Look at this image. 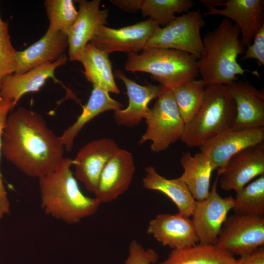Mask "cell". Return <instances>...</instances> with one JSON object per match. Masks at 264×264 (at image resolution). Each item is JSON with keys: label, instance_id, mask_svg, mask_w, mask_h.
<instances>
[{"label": "cell", "instance_id": "1", "mask_svg": "<svg viewBox=\"0 0 264 264\" xmlns=\"http://www.w3.org/2000/svg\"><path fill=\"white\" fill-rule=\"evenodd\" d=\"M64 150L38 112L20 107L8 114L1 153L25 175L39 179L51 173L64 159Z\"/></svg>", "mask_w": 264, "mask_h": 264}, {"label": "cell", "instance_id": "2", "mask_svg": "<svg viewBox=\"0 0 264 264\" xmlns=\"http://www.w3.org/2000/svg\"><path fill=\"white\" fill-rule=\"evenodd\" d=\"M202 40L203 50L197 66L205 86H229L238 80V75L247 72L259 76L257 71L245 69L238 62L237 58L244 53L245 46L239 28L230 20L223 18Z\"/></svg>", "mask_w": 264, "mask_h": 264}, {"label": "cell", "instance_id": "3", "mask_svg": "<svg viewBox=\"0 0 264 264\" xmlns=\"http://www.w3.org/2000/svg\"><path fill=\"white\" fill-rule=\"evenodd\" d=\"M73 159L64 158L51 173L39 178L41 207L44 212L68 224L94 215L101 203L81 191L71 167Z\"/></svg>", "mask_w": 264, "mask_h": 264}, {"label": "cell", "instance_id": "4", "mask_svg": "<svg viewBox=\"0 0 264 264\" xmlns=\"http://www.w3.org/2000/svg\"><path fill=\"white\" fill-rule=\"evenodd\" d=\"M236 115V104L228 86H206L202 105L193 119L185 124L180 140L189 147H199L230 129Z\"/></svg>", "mask_w": 264, "mask_h": 264}, {"label": "cell", "instance_id": "5", "mask_svg": "<svg viewBox=\"0 0 264 264\" xmlns=\"http://www.w3.org/2000/svg\"><path fill=\"white\" fill-rule=\"evenodd\" d=\"M197 58L179 50L146 48L140 53H128L125 69L150 73L165 89H172L199 75Z\"/></svg>", "mask_w": 264, "mask_h": 264}, {"label": "cell", "instance_id": "6", "mask_svg": "<svg viewBox=\"0 0 264 264\" xmlns=\"http://www.w3.org/2000/svg\"><path fill=\"white\" fill-rule=\"evenodd\" d=\"M147 129L139 143L152 142L151 151L158 153L181 139L185 129L171 89L164 88L145 119Z\"/></svg>", "mask_w": 264, "mask_h": 264}, {"label": "cell", "instance_id": "7", "mask_svg": "<svg viewBox=\"0 0 264 264\" xmlns=\"http://www.w3.org/2000/svg\"><path fill=\"white\" fill-rule=\"evenodd\" d=\"M204 23L202 14L199 10L176 17L164 27H160L148 41L144 48L173 49L190 54L198 59L203 50L200 29Z\"/></svg>", "mask_w": 264, "mask_h": 264}, {"label": "cell", "instance_id": "8", "mask_svg": "<svg viewBox=\"0 0 264 264\" xmlns=\"http://www.w3.org/2000/svg\"><path fill=\"white\" fill-rule=\"evenodd\" d=\"M264 245V217L233 214L227 217L215 245L240 257Z\"/></svg>", "mask_w": 264, "mask_h": 264}, {"label": "cell", "instance_id": "9", "mask_svg": "<svg viewBox=\"0 0 264 264\" xmlns=\"http://www.w3.org/2000/svg\"><path fill=\"white\" fill-rule=\"evenodd\" d=\"M217 176L208 196L196 200L192 222L199 242L215 245L221 227L232 209L234 198H222L217 192Z\"/></svg>", "mask_w": 264, "mask_h": 264}, {"label": "cell", "instance_id": "10", "mask_svg": "<svg viewBox=\"0 0 264 264\" xmlns=\"http://www.w3.org/2000/svg\"><path fill=\"white\" fill-rule=\"evenodd\" d=\"M160 25L148 19L120 28L101 26L89 43L109 54L115 51L138 53Z\"/></svg>", "mask_w": 264, "mask_h": 264}, {"label": "cell", "instance_id": "11", "mask_svg": "<svg viewBox=\"0 0 264 264\" xmlns=\"http://www.w3.org/2000/svg\"><path fill=\"white\" fill-rule=\"evenodd\" d=\"M119 148L112 139L103 138L84 145L73 159L74 176L87 190L95 192L105 166Z\"/></svg>", "mask_w": 264, "mask_h": 264}, {"label": "cell", "instance_id": "12", "mask_svg": "<svg viewBox=\"0 0 264 264\" xmlns=\"http://www.w3.org/2000/svg\"><path fill=\"white\" fill-rule=\"evenodd\" d=\"M264 127L243 129H229L203 143L200 152L208 156L218 171L224 169L235 154L250 146L263 143Z\"/></svg>", "mask_w": 264, "mask_h": 264}, {"label": "cell", "instance_id": "13", "mask_svg": "<svg viewBox=\"0 0 264 264\" xmlns=\"http://www.w3.org/2000/svg\"><path fill=\"white\" fill-rule=\"evenodd\" d=\"M264 175V144L253 145L233 155L223 170L218 172L221 189L239 190L252 179Z\"/></svg>", "mask_w": 264, "mask_h": 264}, {"label": "cell", "instance_id": "14", "mask_svg": "<svg viewBox=\"0 0 264 264\" xmlns=\"http://www.w3.org/2000/svg\"><path fill=\"white\" fill-rule=\"evenodd\" d=\"M134 172L132 154L119 148L101 174L94 198L100 203H110L116 199L128 189Z\"/></svg>", "mask_w": 264, "mask_h": 264}, {"label": "cell", "instance_id": "15", "mask_svg": "<svg viewBox=\"0 0 264 264\" xmlns=\"http://www.w3.org/2000/svg\"><path fill=\"white\" fill-rule=\"evenodd\" d=\"M77 18L67 34L68 58L79 61L84 50L99 29L107 24L108 9L100 8V0H78Z\"/></svg>", "mask_w": 264, "mask_h": 264}, {"label": "cell", "instance_id": "16", "mask_svg": "<svg viewBox=\"0 0 264 264\" xmlns=\"http://www.w3.org/2000/svg\"><path fill=\"white\" fill-rule=\"evenodd\" d=\"M67 57L64 54L52 63H47L22 73H13L1 80L0 98L11 103L14 107L26 93L38 91L48 78L57 81L56 69L66 65Z\"/></svg>", "mask_w": 264, "mask_h": 264}, {"label": "cell", "instance_id": "17", "mask_svg": "<svg viewBox=\"0 0 264 264\" xmlns=\"http://www.w3.org/2000/svg\"><path fill=\"white\" fill-rule=\"evenodd\" d=\"M263 0H228L223 9L209 7L205 15H220L234 21L239 28L245 47L250 44L257 32L264 25Z\"/></svg>", "mask_w": 264, "mask_h": 264}, {"label": "cell", "instance_id": "18", "mask_svg": "<svg viewBox=\"0 0 264 264\" xmlns=\"http://www.w3.org/2000/svg\"><path fill=\"white\" fill-rule=\"evenodd\" d=\"M147 232L163 245L173 249L199 242L191 219L179 213L156 215L149 221Z\"/></svg>", "mask_w": 264, "mask_h": 264}, {"label": "cell", "instance_id": "19", "mask_svg": "<svg viewBox=\"0 0 264 264\" xmlns=\"http://www.w3.org/2000/svg\"><path fill=\"white\" fill-rule=\"evenodd\" d=\"M236 107L233 129L264 127V92L253 85L237 80L228 86Z\"/></svg>", "mask_w": 264, "mask_h": 264}, {"label": "cell", "instance_id": "20", "mask_svg": "<svg viewBox=\"0 0 264 264\" xmlns=\"http://www.w3.org/2000/svg\"><path fill=\"white\" fill-rule=\"evenodd\" d=\"M115 74L125 84L129 99L127 108L114 111L115 121L118 125L127 127L137 126L148 115L150 101L157 98L164 88L161 85H140L119 70Z\"/></svg>", "mask_w": 264, "mask_h": 264}, {"label": "cell", "instance_id": "21", "mask_svg": "<svg viewBox=\"0 0 264 264\" xmlns=\"http://www.w3.org/2000/svg\"><path fill=\"white\" fill-rule=\"evenodd\" d=\"M68 46L67 35L47 29L39 40L23 50L17 51L15 73H22L56 61L64 54Z\"/></svg>", "mask_w": 264, "mask_h": 264}, {"label": "cell", "instance_id": "22", "mask_svg": "<svg viewBox=\"0 0 264 264\" xmlns=\"http://www.w3.org/2000/svg\"><path fill=\"white\" fill-rule=\"evenodd\" d=\"M122 103L112 99L109 92L102 88L92 85V89L87 103L76 121L67 128L59 136L60 141L66 151H70L74 141L83 127L99 114L108 110L122 109Z\"/></svg>", "mask_w": 264, "mask_h": 264}, {"label": "cell", "instance_id": "23", "mask_svg": "<svg viewBox=\"0 0 264 264\" xmlns=\"http://www.w3.org/2000/svg\"><path fill=\"white\" fill-rule=\"evenodd\" d=\"M183 173L179 177L187 185L196 200L206 198L210 192L212 172L217 169L212 161L201 152L192 155L183 152L180 158Z\"/></svg>", "mask_w": 264, "mask_h": 264}, {"label": "cell", "instance_id": "24", "mask_svg": "<svg viewBox=\"0 0 264 264\" xmlns=\"http://www.w3.org/2000/svg\"><path fill=\"white\" fill-rule=\"evenodd\" d=\"M142 184L147 189L164 194L176 205L178 213L191 217L196 200L186 184L179 177L167 179L159 174L154 167L150 166L145 168Z\"/></svg>", "mask_w": 264, "mask_h": 264}, {"label": "cell", "instance_id": "25", "mask_svg": "<svg viewBox=\"0 0 264 264\" xmlns=\"http://www.w3.org/2000/svg\"><path fill=\"white\" fill-rule=\"evenodd\" d=\"M109 54L88 43L79 61L83 65L88 81L109 93L119 94L120 91L114 81Z\"/></svg>", "mask_w": 264, "mask_h": 264}, {"label": "cell", "instance_id": "26", "mask_svg": "<svg viewBox=\"0 0 264 264\" xmlns=\"http://www.w3.org/2000/svg\"><path fill=\"white\" fill-rule=\"evenodd\" d=\"M238 259L215 245L198 242L183 248L173 249L159 264H237Z\"/></svg>", "mask_w": 264, "mask_h": 264}, {"label": "cell", "instance_id": "27", "mask_svg": "<svg viewBox=\"0 0 264 264\" xmlns=\"http://www.w3.org/2000/svg\"><path fill=\"white\" fill-rule=\"evenodd\" d=\"M205 85L201 79H194L171 89L184 123L190 122L203 103Z\"/></svg>", "mask_w": 264, "mask_h": 264}, {"label": "cell", "instance_id": "28", "mask_svg": "<svg viewBox=\"0 0 264 264\" xmlns=\"http://www.w3.org/2000/svg\"><path fill=\"white\" fill-rule=\"evenodd\" d=\"M232 210L234 214L264 216V175L236 192Z\"/></svg>", "mask_w": 264, "mask_h": 264}, {"label": "cell", "instance_id": "29", "mask_svg": "<svg viewBox=\"0 0 264 264\" xmlns=\"http://www.w3.org/2000/svg\"><path fill=\"white\" fill-rule=\"evenodd\" d=\"M194 4L191 0H143L140 10L144 16L165 26L176 18V13L188 12Z\"/></svg>", "mask_w": 264, "mask_h": 264}, {"label": "cell", "instance_id": "30", "mask_svg": "<svg viewBox=\"0 0 264 264\" xmlns=\"http://www.w3.org/2000/svg\"><path fill=\"white\" fill-rule=\"evenodd\" d=\"M72 0H46L44 7L49 25L48 29L66 35L76 21L78 11Z\"/></svg>", "mask_w": 264, "mask_h": 264}, {"label": "cell", "instance_id": "31", "mask_svg": "<svg viewBox=\"0 0 264 264\" xmlns=\"http://www.w3.org/2000/svg\"><path fill=\"white\" fill-rule=\"evenodd\" d=\"M17 52L12 44L7 25L0 29V84L4 77L15 72Z\"/></svg>", "mask_w": 264, "mask_h": 264}, {"label": "cell", "instance_id": "32", "mask_svg": "<svg viewBox=\"0 0 264 264\" xmlns=\"http://www.w3.org/2000/svg\"><path fill=\"white\" fill-rule=\"evenodd\" d=\"M14 106L11 103L0 98V159L1 154L2 136L9 112L12 111ZM10 212V205L4 186L0 172V218L8 215Z\"/></svg>", "mask_w": 264, "mask_h": 264}, {"label": "cell", "instance_id": "33", "mask_svg": "<svg viewBox=\"0 0 264 264\" xmlns=\"http://www.w3.org/2000/svg\"><path fill=\"white\" fill-rule=\"evenodd\" d=\"M158 255L152 248L145 249L136 240L129 246V255L124 264H152L157 262Z\"/></svg>", "mask_w": 264, "mask_h": 264}, {"label": "cell", "instance_id": "34", "mask_svg": "<svg viewBox=\"0 0 264 264\" xmlns=\"http://www.w3.org/2000/svg\"><path fill=\"white\" fill-rule=\"evenodd\" d=\"M252 44L247 46L245 53L241 59L244 61L249 59H255L259 67L264 65V25L257 32Z\"/></svg>", "mask_w": 264, "mask_h": 264}, {"label": "cell", "instance_id": "35", "mask_svg": "<svg viewBox=\"0 0 264 264\" xmlns=\"http://www.w3.org/2000/svg\"><path fill=\"white\" fill-rule=\"evenodd\" d=\"M239 264H264V247H260L253 252L238 259Z\"/></svg>", "mask_w": 264, "mask_h": 264}, {"label": "cell", "instance_id": "36", "mask_svg": "<svg viewBox=\"0 0 264 264\" xmlns=\"http://www.w3.org/2000/svg\"><path fill=\"white\" fill-rule=\"evenodd\" d=\"M143 0H111L110 1L119 9L135 13L141 9Z\"/></svg>", "mask_w": 264, "mask_h": 264}, {"label": "cell", "instance_id": "37", "mask_svg": "<svg viewBox=\"0 0 264 264\" xmlns=\"http://www.w3.org/2000/svg\"><path fill=\"white\" fill-rule=\"evenodd\" d=\"M223 0H200L199 1L205 6L209 7H216L218 6H221L224 1Z\"/></svg>", "mask_w": 264, "mask_h": 264}, {"label": "cell", "instance_id": "38", "mask_svg": "<svg viewBox=\"0 0 264 264\" xmlns=\"http://www.w3.org/2000/svg\"><path fill=\"white\" fill-rule=\"evenodd\" d=\"M7 25H8V23L6 22H3L0 17V29L3 28Z\"/></svg>", "mask_w": 264, "mask_h": 264}, {"label": "cell", "instance_id": "39", "mask_svg": "<svg viewBox=\"0 0 264 264\" xmlns=\"http://www.w3.org/2000/svg\"><path fill=\"white\" fill-rule=\"evenodd\" d=\"M0 87H1V84H0Z\"/></svg>", "mask_w": 264, "mask_h": 264}, {"label": "cell", "instance_id": "40", "mask_svg": "<svg viewBox=\"0 0 264 264\" xmlns=\"http://www.w3.org/2000/svg\"><path fill=\"white\" fill-rule=\"evenodd\" d=\"M239 264V262H238V264Z\"/></svg>", "mask_w": 264, "mask_h": 264}]
</instances>
